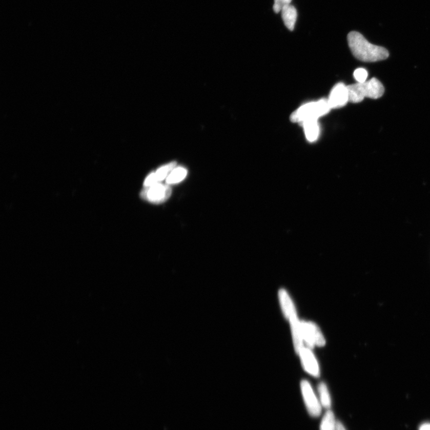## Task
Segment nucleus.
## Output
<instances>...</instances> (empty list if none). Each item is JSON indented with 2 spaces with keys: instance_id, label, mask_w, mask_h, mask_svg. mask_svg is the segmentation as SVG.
I'll use <instances>...</instances> for the list:
<instances>
[{
  "instance_id": "f257e3e1",
  "label": "nucleus",
  "mask_w": 430,
  "mask_h": 430,
  "mask_svg": "<svg viewBox=\"0 0 430 430\" xmlns=\"http://www.w3.org/2000/svg\"><path fill=\"white\" fill-rule=\"evenodd\" d=\"M347 40L354 56L362 62H377L386 59L389 56L387 50L383 47L372 44L358 32H350Z\"/></svg>"
},
{
  "instance_id": "f03ea898",
  "label": "nucleus",
  "mask_w": 430,
  "mask_h": 430,
  "mask_svg": "<svg viewBox=\"0 0 430 430\" xmlns=\"http://www.w3.org/2000/svg\"><path fill=\"white\" fill-rule=\"evenodd\" d=\"M347 87L349 102L355 104L361 103L365 97L373 99L380 98L385 92L384 86L376 78H372L363 83H357Z\"/></svg>"
},
{
  "instance_id": "7ed1b4c3",
  "label": "nucleus",
  "mask_w": 430,
  "mask_h": 430,
  "mask_svg": "<svg viewBox=\"0 0 430 430\" xmlns=\"http://www.w3.org/2000/svg\"><path fill=\"white\" fill-rule=\"evenodd\" d=\"M331 110L327 99H321L300 107L291 115L290 120L292 122L301 125L306 120H319V118L330 113Z\"/></svg>"
},
{
  "instance_id": "20e7f679",
  "label": "nucleus",
  "mask_w": 430,
  "mask_h": 430,
  "mask_svg": "<svg viewBox=\"0 0 430 430\" xmlns=\"http://www.w3.org/2000/svg\"><path fill=\"white\" fill-rule=\"evenodd\" d=\"M301 387L303 401L309 415L313 418L320 417L323 407L319 399L314 394L312 386L308 381L304 380L301 382Z\"/></svg>"
},
{
  "instance_id": "39448f33",
  "label": "nucleus",
  "mask_w": 430,
  "mask_h": 430,
  "mask_svg": "<svg viewBox=\"0 0 430 430\" xmlns=\"http://www.w3.org/2000/svg\"><path fill=\"white\" fill-rule=\"evenodd\" d=\"M172 194L171 188L161 183L147 187L144 190L140 196L144 200L155 204H160L168 200Z\"/></svg>"
},
{
  "instance_id": "423d86ee",
  "label": "nucleus",
  "mask_w": 430,
  "mask_h": 430,
  "mask_svg": "<svg viewBox=\"0 0 430 430\" xmlns=\"http://www.w3.org/2000/svg\"><path fill=\"white\" fill-rule=\"evenodd\" d=\"M327 100L331 109H338L345 106L349 102L347 86L343 83H338L332 89Z\"/></svg>"
},
{
  "instance_id": "0eeeda50",
  "label": "nucleus",
  "mask_w": 430,
  "mask_h": 430,
  "mask_svg": "<svg viewBox=\"0 0 430 430\" xmlns=\"http://www.w3.org/2000/svg\"><path fill=\"white\" fill-rule=\"evenodd\" d=\"M301 326L303 339L310 347H313L314 345L321 346L325 344L323 336L315 324L302 321Z\"/></svg>"
},
{
  "instance_id": "6e6552de",
  "label": "nucleus",
  "mask_w": 430,
  "mask_h": 430,
  "mask_svg": "<svg viewBox=\"0 0 430 430\" xmlns=\"http://www.w3.org/2000/svg\"><path fill=\"white\" fill-rule=\"evenodd\" d=\"M299 354L301 355L302 363L305 370L314 377H319L320 374L319 366L312 352L308 349L303 348Z\"/></svg>"
},
{
  "instance_id": "1a4fd4ad",
  "label": "nucleus",
  "mask_w": 430,
  "mask_h": 430,
  "mask_svg": "<svg viewBox=\"0 0 430 430\" xmlns=\"http://www.w3.org/2000/svg\"><path fill=\"white\" fill-rule=\"evenodd\" d=\"M175 166L176 162H172L171 163L162 166V167L158 169L156 172L151 173L145 180L144 186L148 187L154 186L155 184L158 183L157 182L167 178L169 172L172 171L175 169Z\"/></svg>"
},
{
  "instance_id": "9d476101",
  "label": "nucleus",
  "mask_w": 430,
  "mask_h": 430,
  "mask_svg": "<svg viewBox=\"0 0 430 430\" xmlns=\"http://www.w3.org/2000/svg\"><path fill=\"white\" fill-rule=\"evenodd\" d=\"M289 321H290L291 324L295 349L296 352L299 353L303 348V341L304 340L303 337L301 323L299 322L297 317L292 318Z\"/></svg>"
},
{
  "instance_id": "9b49d317",
  "label": "nucleus",
  "mask_w": 430,
  "mask_h": 430,
  "mask_svg": "<svg viewBox=\"0 0 430 430\" xmlns=\"http://www.w3.org/2000/svg\"><path fill=\"white\" fill-rule=\"evenodd\" d=\"M300 125L303 128L307 140L310 142L316 141L320 135V126L318 120L313 119L306 120Z\"/></svg>"
},
{
  "instance_id": "f8f14e48",
  "label": "nucleus",
  "mask_w": 430,
  "mask_h": 430,
  "mask_svg": "<svg viewBox=\"0 0 430 430\" xmlns=\"http://www.w3.org/2000/svg\"><path fill=\"white\" fill-rule=\"evenodd\" d=\"M279 295L281 305L282 307L283 312L285 316L289 320L292 319V318L297 317L294 303H293L286 291L284 290V289H281L279 291Z\"/></svg>"
},
{
  "instance_id": "ddd939ff",
  "label": "nucleus",
  "mask_w": 430,
  "mask_h": 430,
  "mask_svg": "<svg viewBox=\"0 0 430 430\" xmlns=\"http://www.w3.org/2000/svg\"><path fill=\"white\" fill-rule=\"evenodd\" d=\"M281 12L285 26L289 30H294L298 16L297 10L295 7L291 5H288L283 7Z\"/></svg>"
},
{
  "instance_id": "4468645a",
  "label": "nucleus",
  "mask_w": 430,
  "mask_h": 430,
  "mask_svg": "<svg viewBox=\"0 0 430 430\" xmlns=\"http://www.w3.org/2000/svg\"><path fill=\"white\" fill-rule=\"evenodd\" d=\"M337 421L333 412L331 409L327 410L321 420L320 430H336Z\"/></svg>"
},
{
  "instance_id": "2eb2a0df",
  "label": "nucleus",
  "mask_w": 430,
  "mask_h": 430,
  "mask_svg": "<svg viewBox=\"0 0 430 430\" xmlns=\"http://www.w3.org/2000/svg\"><path fill=\"white\" fill-rule=\"evenodd\" d=\"M320 402L323 408L327 410L330 409L332 406V400L327 386L323 382L320 383L318 386Z\"/></svg>"
},
{
  "instance_id": "dca6fc26",
  "label": "nucleus",
  "mask_w": 430,
  "mask_h": 430,
  "mask_svg": "<svg viewBox=\"0 0 430 430\" xmlns=\"http://www.w3.org/2000/svg\"><path fill=\"white\" fill-rule=\"evenodd\" d=\"M187 175V171L185 168H175L166 179V182L169 184L179 183L185 179Z\"/></svg>"
},
{
  "instance_id": "f3484780",
  "label": "nucleus",
  "mask_w": 430,
  "mask_h": 430,
  "mask_svg": "<svg viewBox=\"0 0 430 430\" xmlns=\"http://www.w3.org/2000/svg\"><path fill=\"white\" fill-rule=\"evenodd\" d=\"M368 77L367 71L364 68H358L354 72V77L357 83L366 81Z\"/></svg>"
},
{
  "instance_id": "a211bd4d",
  "label": "nucleus",
  "mask_w": 430,
  "mask_h": 430,
  "mask_svg": "<svg viewBox=\"0 0 430 430\" xmlns=\"http://www.w3.org/2000/svg\"><path fill=\"white\" fill-rule=\"evenodd\" d=\"M292 1V0H274V12L276 13H280L284 7L291 5Z\"/></svg>"
},
{
  "instance_id": "6ab92c4d",
  "label": "nucleus",
  "mask_w": 430,
  "mask_h": 430,
  "mask_svg": "<svg viewBox=\"0 0 430 430\" xmlns=\"http://www.w3.org/2000/svg\"><path fill=\"white\" fill-rule=\"evenodd\" d=\"M419 430H430V423H424L420 425Z\"/></svg>"
},
{
  "instance_id": "aec40b11",
  "label": "nucleus",
  "mask_w": 430,
  "mask_h": 430,
  "mask_svg": "<svg viewBox=\"0 0 430 430\" xmlns=\"http://www.w3.org/2000/svg\"><path fill=\"white\" fill-rule=\"evenodd\" d=\"M336 430H346L344 425L340 421H337V428Z\"/></svg>"
}]
</instances>
